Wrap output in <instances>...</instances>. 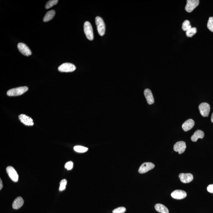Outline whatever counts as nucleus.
I'll list each match as a JSON object with an SVG mask.
<instances>
[{"mask_svg": "<svg viewBox=\"0 0 213 213\" xmlns=\"http://www.w3.org/2000/svg\"><path fill=\"white\" fill-rule=\"evenodd\" d=\"M27 87H19L9 90L7 92V95L10 96H18L23 95L28 90Z\"/></svg>", "mask_w": 213, "mask_h": 213, "instance_id": "1", "label": "nucleus"}, {"mask_svg": "<svg viewBox=\"0 0 213 213\" xmlns=\"http://www.w3.org/2000/svg\"><path fill=\"white\" fill-rule=\"evenodd\" d=\"M95 22L99 35L101 36H104L106 31V26L104 21L102 17L98 16L95 19Z\"/></svg>", "mask_w": 213, "mask_h": 213, "instance_id": "2", "label": "nucleus"}, {"mask_svg": "<svg viewBox=\"0 0 213 213\" xmlns=\"http://www.w3.org/2000/svg\"><path fill=\"white\" fill-rule=\"evenodd\" d=\"M84 30L87 38L90 41H93L94 33L92 25L89 21H86L84 25Z\"/></svg>", "mask_w": 213, "mask_h": 213, "instance_id": "3", "label": "nucleus"}, {"mask_svg": "<svg viewBox=\"0 0 213 213\" xmlns=\"http://www.w3.org/2000/svg\"><path fill=\"white\" fill-rule=\"evenodd\" d=\"M76 69L75 66L70 63H64L58 68V70L62 72H71L74 71Z\"/></svg>", "mask_w": 213, "mask_h": 213, "instance_id": "4", "label": "nucleus"}, {"mask_svg": "<svg viewBox=\"0 0 213 213\" xmlns=\"http://www.w3.org/2000/svg\"><path fill=\"white\" fill-rule=\"evenodd\" d=\"M199 110L201 115L203 117H208L211 110V106L208 103H203L199 106Z\"/></svg>", "mask_w": 213, "mask_h": 213, "instance_id": "5", "label": "nucleus"}, {"mask_svg": "<svg viewBox=\"0 0 213 213\" xmlns=\"http://www.w3.org/2000/svg\"><path fill=\"white\" fill-rule=\"evenodd\" d=\"M199 4V0H188L185 7V10L189 13L193 11Z\"/></svg>", "mask_w": 213, "mask_h": 213, "instance_id": "6", "label": "nucleus"}, {"mask_svg": "<svg viewBox=\"0 0 213 213\" xmlns=\"http://www.w3.org/2000/svg\"><path fill=\"white\" fill-rule=\"evenodd\" d=\"M6 170L7 173L11 179L14 182H18L19 176L14 167L12 166H8L7 167Z\"/></svg>", "mask_w": 213, "mask_h": 213, "instance_id": "7", "label": "nucleus"}, {"mask_svg": "<svg viewBox=\"0 0 213 213\" xmlns=\"http://www.w3.org/2000/svg\"><path fill=\"white\" fill-rule=\"evenodd\" d=\"M186 148V142L183 141L177 142L174 146V150L180 154L184 152Z\"/></svg>", "mask_w": 213, "mask_h": 213, "instance_id": "8", "label": "nucleus"}, {"mask_svg": "<svg viewBox=\"0 0 213 213\" xmlns=\"http://www.w3.org/2000/svg\"><path fill=\"white\" fill-rule=\"evenodd\" d=\"M155 167V165L150 162H145L141 166L139 169L140 173L143 174L153 169Z\"/></svg>", "mask_w": 213, "mask_h": 213, "instance_id": "9", "label": "nucleus"}, {"mask_svg": "<svg viewBox=\"0 0 213 213\" xmlns=\"http://www.w3.org/2000/svg\"><path fill=\"white\" fill-rule=\"evenodd\" d=\"M17 48L19 52L25 56H29L31 55V51L25 44L19 43L18 44Z\"/></svg>", "mask_w": 213, "mask_h": 213, "instance_id": "10", "label": "nucleus"}, {"mask_svg": "<svg viewBox=\"0 0 213 213\" xmlns=\"http://www.w3.org/2000/svg\"><path fill=\"white\" fill-rule=\"evenodd\" d=\"M171 196L173 198L180 200L186 197L187 193L183 190H176L171 193Z\"/></svg>", "mask_w": 213, "mask_h": 213, "instance_id": "11", "label": "nucleus"}, {"mask_svg": "<svg viewBox=\"0 0 213 213\" xmlns=\"http://www.w3.org/2000/svg\"><path fill=\"white\" fill-rule=\"evenodd\" d=\"M19 119L25 125L28 126H33L34 125L33 120L29 116L24 114H21L19 116Z\"/></svg>", "mask_w": 213, "mask_h": 213, "instance_id": "12", "label": "nucleus"}, {"mask_svg": "<svg viewBox=\"0 0 213 213\" xmlns=\"http://www.w3.org/2000/svg\"><path fill=\"white\" fill-rule=\"evenodd\" d=\"M180 180L184 183H188L193 180V176L191 173H180L179 175Z\"/></svg>", "mask_w": 213, "mask_h": 213, "instance_id": "13", "label": "nucleus"}, {"mask_svg": "<svg viewBox=\"0 0 213 213\" xmlns=\"http://www.w3.org/2000/svg\"><path fill=\"white\" fill-rule=\"evenodd\" d=\"M144 95L148 104L151 105L154 103V98L150 90L148 88L145 89L144 91Z\"/></svg>", "mask_w": 213, "mask_h": 213, "instance_id": "14", "label": "nucleus"}, {"mask_svg": "<svg viewBox=\"0 0 213 213\" xmlns=\"http://www.w3.org/2000/svg\"><path fill=\"white\" fill-rule=\"evenodd\" d=\"M194 120L192 119H189L183 123L182 125V128L185 131H188L191 130L194 127Z\"/></svg>", "mask_w": 213, "mask_h": 213, "instance_id": "15", "label": "nucleus"}, {"mask_svg": "<svg viewBox=\"0 0 213 213\" xmlns=\"http://www.w3.org/2000/svg\"><path fill=\"white\" fill-rule=\"evenodd\" d=\"M24 204V200L21 197H19L16 198L12 204V207L14 209H18L22 207Z\"/></svg>", "mask_w": 213, "mask_h": 213, "instance_id": "16", "label": "nucleus"}, {"mask_svg": "<svg viewBox=\"0 0 213 213\" xmlns=\"http://www.w3.org/2000/svg\"><path fill=\"white\" fill-rule=\"evenodd\" d=\"M204 136V134L203 131L197 130L192 136L191 140L192 141L196 142L199 139H203Z\"/></svg>", "mask_w": 213, "mask_h": 213, "instance_id": "17", "label": "nucleus"}, {"mask_svg": "<svg viewBox=\"0 0 213 213\" xmlns=\"http://www.w3.org/2000/svg\"><path fill=\"white\" fill-rule=\"evenodd\" d=\"M156 211L160 213H169L168 209L165 206L161 204H157L155 206Z\"/></svg>", "mask_w": 213, "mask_h": 213, "instance_id": "18", "label": "nucleus"}, {"mask_svg": "<svg viewBox=\"0 0 213 213\" xmlns=\"http://www.w3.org/2000/svg\"><path fill=\"white\" fill-rule=\"evenodd\" d=\"M55 15V10H52L49 11L47 12L44 16L43 19L44 21L47 22L49 21L53 18Z\"/></svg>", "mask_w": 213, "mask_h": 213, "instance_id": "19", "label": "nucleus"}, {"mask_svg": "<svg viewBox=\"0 0 213 213\" xmlns=\"http://www.w3.org/2000/svg\"><path fill=\"white\" fill-rule=\"evenodd\" d=\"M74 149L75 151L79 153H85V152L87 151L88 150L87 148L81 146H74Z\"/></svg>", "mask_w": 213, "mask_h": 213, "instance_id": "20", "label": "nucleus"}, {"mask_svg": "<svg viewBox=\"0 0 213 213\" xmlns=\"http://www.w3.org/2000/svg\"><path fill=\"white\" fill-rule=\"evenodd\" d=\"M192 28L190 22L188 20H185L182 23V29L184 31L186 32Z\"/></svg>", "mask_w": 213, "mask_h": 213, "instance_id": "21", "label": "nucleus"}, {"mask_svg": "<svg viewBox=\"0 0 213 213\" xmlns=\"http://www.w3.org/2000/svg\"><path fill=\"white\" fill-rule=\"evenodd\" d=\"M197 29L195 27L192 28L186 32V34L188 37H192L197 33Z\"/></svg>", "mask_w": 213, "mask_h": 213, "instance_id": "22", "label": "nucleus"}, {"mask_svg": "<svg viewBox=\"0 0 213 213\" xmlns=\"http://www.w3.org/2000/svg\"><path fill=\"white\" fill-rule=\"evenodd\" d=\"M58 2H59V1L58 0H52V1H48L45 5V8L47 9H49L54 6L56 5L58 3Z\"/></svg>", "mask_w": 213, "mask_h": 213, "instance_id": "23", "label": "nucleus"}, {"mask_svg": "<svg viewBox=\"0 0 213 213\" xmlns=\"http://www.w3.org/2000/svg\"><path fill=\"white\" fill-rule=\"evenodd\" d=\"M67 183V181L66 179H64L61 180L60 182V187H59V191L62 192L65 189Z\"/></svg>", "mask_w": 213, "mask_h": 213, "instance_id": "24", "label": "nucleus"}, {"mask_svg": "<svg viewBox=\"0 0 213 213\" xmlns=\"http://www.w3.org/2000/svg\"><path fill=\"white\" fill-rule=\"evenodd\" d=\"M207 27L209 30L213 33V17H210L207 23Z\"/></svg>", "mask_w": 213, "mask_h": 213, "instance_id": "25", "label": "nucleus"}, {"mask_svg": "<svg viewBox=\"0 0 213 213\" xmlns=\"http://www.w3.org/2000/svg\"><path fill=\"white\" fill-rule=\"evenodd\" d=\"M126 211V208L124 207H120L115 209L113 211V213H124Z\"/></svg>", "mask_w": 213, "mask_h": 213, "instance_id": "26", "label": "nucleus"}, {"mask_svg": "<svg viewBox=\"0 0 213 213\" xmlns=\"http://www.w3.org/2000/svg\"><path fill=\"white\" fill-rule=\"evenodd\" d=\"M73 165H74V164H73V162L69 161L66 163L64 166L65 168H66L68 170H72V169Z\"/></svg>", "mask_w": 213, "mask_h": 213, "instance_id": "27", "label": "nucleus"}, {"mask_svg": "<svg viewBox=\"0 0 213 213\" xmlns=\"http://www.w3.org/2000/svg\"><path fill=\"white\" fill-rule=\"evenodd\" d=\"M207 191L210 193H213V184L209 185L207 187Z\"/></svg>", "mask_w": 213, "mask_h": 213, "instance_id": "28", "label": "nucleus"}, {"mask_svg": "<svg viewBox=\"0 0 213 213\" xmlns=\"http://www.w3.org/2000/svg\"><path fill=\"white\" fill-rule=\"evenodd\" d=\"M0 180H0V190H1V189H2V188L3 184L2 180H1V179Z\"/></svg>", "mask_w": 213, "mask_h": 213, "instance_id": "29", "label": "nucleus"}, {"mask_svg": "<svg viewBox=\"0 0 213 213\" xmlns=\"http://www.w3.org/2000/svg\"><path fill=\"white\" fill-rule=\"evenodd\" d=\"M211 122L213 123V113L212 114V115H211Z\"/></svg>", "mask_w": 213, "mask_h": 213, "instance_id": "30", "label": "nucleus"}]
</instances>
